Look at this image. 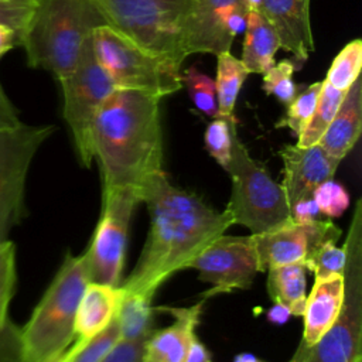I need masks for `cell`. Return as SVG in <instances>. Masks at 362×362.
<instances>
[{
	"label": "cell",
	"mask_w": 362,
	"mask_h": 362,
	"mask_svg": "<svg viewBox=\"0 0 362 362\" xmlns=\"http://www.w3.org/2000/svg\"><path fill=\"white\" fill-rule=\"evenodd\" d=\"M66 352V351H65ZM65 352L62 354V355H59V356H57L55 359H52V361H49V362H65Z\"/></svg>",
	"instance_id": "44"
},
{
	"label": "cell",
	"mask_w": 362,
	"mask_h": 362,
	"mask_svg": "<svg viewBox=\"0 0 362 362\" xmlns=\"http://www.w3.org/2000/svg\"><path fill=\"white\" fill-rule=\"evenodd\" d=\"M182 85L185 86L194 105L211 117L218 116V98L216 85L212 78L199 72L197 68L191 66L181 72Z\"/></svg>",
	"instance_id": "30"
},
{
	"label": "cell",
	"mask_w": 362,
	"mask_h": 362,
	"mask_svg": "<svg viewBox=\"0 0 362 362\" xmlns=\"http://www.w3.org/2000/svg\"><path fill=\"white\" fill-rule=\"evenodd\" d=\"M341 229L329 219H317L310 223H288L270 232L253 235L259 269L269 270L276 266L308 262L325 242H337Z\"/></svg>",
	"instance_id": "13"
},
{
	"label": "cell",
	"mask_w": 362,
	"mask_h": 362,
	"mask_svg": "<svg viewBox=\"0 0 362 362\" xmlns=\"http://www.w3.org/2000/svg\"><path fill=\"white\" fill-rule=\"evenodd\" d=\"M236 132L235 116H216L205 130V148L209 156L225 170L230 160L232 136Z\"/></svg>",
	"instance_id": "28"
},
{
	"label": "cell",
	"mask_w": 362,
	"mask_h": 362,
	"mask_svg": "<svg viewBox=\"0 0 362 362\" xmlns=\"http://www.w3.org/2000/svg\"><path fill=\"white\" fill-rule=\"evenodd\" d=\"M296 69L293 59H283L274 62L263 74V90L266 95H273L283 105H288L297 93V86L293 81V72Z\"/></svg>",
	"instance_id": "32"
},
{
	"label": "cell",
	"mask_w": 362,
	"mask_h": 362,
	"mask_svg": "<svg viewBox=\"0 0 362 362\" xmlns=\"http://www.w3.org/2000/svg\"><path fill=\"white\" fill-rule=\"evenodd\" d=\"M238 0H195L184 34L185 55L206 52L215 57L230 51L235 34L229 21Z\"/></svg>",
	"instance_id": "15"
},
{
	"label": "cell",
	"mask_w": 362,
	"mask_h": 362,
	"mask_svg": "<svg viewBox=\"0 0 362 362\" xmlns=\"http://www.w3.org/2000/svg\"><path fill=\"white\" fill-rule=\"evenodd\" d=\"M233 362H264L262 359H259L257 356H255L253 354H249V352H242V354H238L233 359Z\"/></svg>",
	"instance_id": "43"
},
{
	"label": "cell",
	"mask_w": 362,
	"mask_h": 362,
	"mask_svg": "<svg viewBox=\"0 0 362 362\" xmlns=\"http://www.w3.org/2000/svg\"><path fill=\"white\" fill-rule=\"evenodd\" d=\"M106 25L154 55L182 65L195 0H90Z\"/></svg>",
	"instance_id": "5"
},
{
	"label": "cell",
	"mask_w": 362,
	"mask_h": 362,
	"mask_svg": "<svg viewBox=\"0 0 362 362\" xmlns=\"http://www.w3.org/2000/svg\"><path fill=\"white\" fill-rule=\"evenodd\" d=\"M119 339L120 328L116 315L115 320L103 331L92 337L88 342L66 349L65 362H100Z\"/></svg>",
	"instance_id": "29"
},
{
	"label": "cell",
	"mask_w": 362,
	"mask_h": 362,
	"mask_svg": "<svg viewBox=\"0 0 362 362\" xmlns=\"http://www.w3.org/2000/svg\"><path fill=\"white\" fill-rule=\"evenodd\" d=\"M290 315H291L290 310L287 307L281 305V304H277V303H274V305L267 311V320L272 324H277V325H281V324L287 322Z\"/></svg>",
	"instance_id": "42"
},
{
	"label": "cell",
	"mask_w": 362,
	"mask_h": 362,
	"mask_svg": "<svg viewBox=\"0 0 362 362\" xmlns=\"http://www.w3.org/2000/svg\"><path fill=\"white\" fill-rule=\"evenodd\" d=\"M290 362H293V361H290Z\"/></svg>",
	"instance_id": "47"
},
{
	"label": "cell",
	"mask_w": 362,
	"mask_h": 362,
	"mask_svg": "<svg viewBox=\"0 0 362 362\" xmlns=\"http://www.w3.org/2000/svg\"><path fill=\"white\" fill-rule=\"evenodd\" d=\"M185 362H212V355L209 349L204 342H201L197 334L189 342V346L185 355Z\"/></svg>",
	"instance_id": "40"
},
{
	"label": "cell",
	"mask_w": 362,
	"mask_h": 362,
	"mask_svg": "<svg viewBox=\"0 0 362 362\" xmlns=\"http://www.w3.org/2000/svg\"><path fill=\"white\" fill-rule=\"evenodd\" d=\"M362 66V41H349L334 58L328 68L325 82L339 90H348L349 86L359 78Z\"/></svg>",
	"instance_id": "26"
},
{
	"label": "cell",
	"mask_w": 362,
	"mask_h": 362,
	"mask_svg": "<svg viewBox=\"0 0 362 362\" xmlns=\"http://www.w3.org/2000/svg\"><path fill=\"white\" fill-rule=\"evenodd\" d=\"M34 11L21 41L31 68L66 78L93 30L106 24L90 0H34Z\"/></svg>",
	"instance_id": "3"
},
{
	"label": "cell",
	"mask_w": 362,
	"mask_h": 362,
	"mask_svg": "<svg viewBox=\"0 0 362 362\" xmlns=\"http://www.w3.org/2000/svg\"><path fill=\"white\" fill-rule=\"evenodd\" d=\"M188 269H195L199 280L212 284V288L202 294L204 300L233 290H247L260 272L253 235L222 233L189 263Z\"/></svg>",
	"instance_id": "12"
},
{
	"label": "cell",
	"mask_w": 362,
	"mask_h": 362,
	"mask_svg": "<svg viewBox=\"0 0 362 362\" xmlns=\"http://www.w3.org/2000/svg\"><path fill=\"white\" fill-rule=\"evenodd\" d=\"M17 286L16 245L11 240L0 242V327L10 320L8 308Z\"/></svg>",
	"instance_id": "31"
},
{
	"label": "cell",
	"mask_w": 362,
	"mask_h": 362,
	"mask_svg": "<svg viewBox=\"0 0 362 362\" xmlns=\"http://www.w3.org/2000/svg\"><path fill=\"white\" fill-rule=\"evenodd\" d=\"M305 264L291 263L269 269L267 291L272 300L287 307L291 315H303L305 296Z\"/></svg>",
	"instance_id": "22"
},
{
	"label": "cell",
	"mask_w": 362,
	"mask_h": 362,
	"mask_svg": "<svg viewBox=\"0 0 362 362\" xmlns=\"http://www.w3.org/2000/svg\"><path fill=\"white\" fill-rule=\"evenodd\" d=\"M362 129V82L358 78L346 90L335 116L318 140L332 157L342 158L354 148Z\"/></svg>",
	"instance_id": "20"
},
{
	"label": "cell",
	"mask_w": 362,
	"mask_h": 362,
	"mask_svg": "<svg viewBox=\"0 0 362 362\" xmlns=\"http://www.w3.org/2000/svg\"><path fill=\"white\" fill-rule=\"evenodd\" d=\"M321 88L322 81H317L304 88L300 93H296L287 105L286 115L276 123V127H288L296 136H298L313 116Z\"/></svg>",
	"instance_id": "27"
},
{
	"label": "cell",
	"mask_w": 362,
	"mask_h": 362,
	"mask_svg": "<svg viewBox=\"0 0 362 362\" xmlns=\"http://www.w3.org/2000/svg\"><path fill=\"white\" fill-rule=\"evenodd\" d=\"M346 90H339L331 86L328 82L322 81V88L317 99L315 109L313 116L304 130L297 136V146L307 147L317 144L328 124L331 123L332 117L335 116Z\"/></svg>",
	"instance_id": "25"
},
{
	"label": "cell",
	"mask_w": 362,
	"mask_h": 362,
	"mask_svg": "<svg viewBox=\"0 0 362 362\" xmlns=\"http://www.w3.org/2000/svg\"><path fill=\"white\" fill-rule=\"evenodd\" d=\"M139 202V195L130 189L102 191L100 218L85 252L90 281L120 286L129 225Z\"/></svg>",
	"instance_id": "11"
},
{
	"label": "cell",
	"mask_w": 362,
	"mask_h": 362,
	"mask_svg": "<svg viewBox=\"0 0 362 362\" xmlns=\"http://www.w3.org/2000/svg\"><path fill=\"white\" fill-rule=\"evenodd\" d=\"M85 253H66L52 281L21 327V362H49L74 342L75 314L89 283Z\"/></svg>",
	"instance_id": "4"
},
{
	"label": "cell",
	"mask_w": 362,
	"mask_h": 362,
	"mask_svg": "<svg viewBox=\"0 0 362 362\" xmlns=\"http://www.w3.org/2000/svg\"><path fill=\"white\" fill-rule=\"evenodd\" d=\"M0 362H21V327L13 321L0 327Z\"/></svg>",
	"instance_id": "37"
},
{
	"label": "cell",
	"mask_w": 362,
	"mask_h": 362,
	"mask_svg": "<svg viewBox=\"0 0 362 362\" xmlns=\"http://www.w3.org/2000/svg\"><path fill=\"white\" fill-rule=\"evenodd\" d=\"M16 45H20L17 34L7 25L0 24V58Z\"/></svg>",
	"instance_id": "41"
},
{
	"label": "cell",
	"mask_w": 362,
	"mask_h": 362,
	"mask_svg": "<svg viewBox=\"0 0 362 362\" xmlns=\"http://www.w3.org/2000/svg\"><path fill=\"white\" fill-rule=\"evenodd\" d=\"M205 300L191 307H160L157 310L168 313L174 322L163 329L153 331L146 342V356L148 362H185V355L195 329L199 324Z\"/></svg>",
	"instance_id": "17"
},
{
	"label": "cell",
	"mask_w": 362,
	"mask_h": 362,
	"mask_svg": "<svg viewBox=\"0 0 362 362\" xmlns=\"http://www.w3.org/2000/svg\"><path fill=\"white\" fill-rule=\"evenodd\" d=\"M122 288L109 284L89 281L85 287L75 314V338L72 346L88 342L103 331L117 315L122 300Z\"/></svg>",
	"instance_id": "18"
},
{
	"label": "cell",
	"mask_w": 362,
	"mask_h": 362,
	"mask_svg": "<svg viewBox=\"0 0 362 362\" xmlns=\"http://www.w3.org/2000/svg\"><path fill=\"white\" fill-rule=\"evenodd\" d=\"M144 362H148V361H146V359H144Z\"/></svg>",
	"instance_id": "46"
},
{
	"label": "cell",
	"mask_w": 362,
	"mask_h": 362,
	"mask_svg": "<svg viewBox=\"0 0 362 362\" xmlns=\"http://www.w3.org/2000/svg\"><path fill=\"white\" fill-rule=\"evenodd\" d=\"M335 243L337 242H325L310 259L307 269L314 273L315 280L344 273L345 250Z\"/></svg>",
	"instance_id": "34"
},
{
	"label": "cell",
	"mask_w": 362,
	"mask_h": 362,
	"mask_svg": "<svg viewBox=\"0 0 362 362\" xmlns=\"http://www.w3.org/2000/svg\"><path fill=\"white\" fill-rule=\"evenodd\" d=\"M148 338L141 339H123L103 356L100 362H144L146 342Z\"/></svg>",
	"instance_id": "36"
},
{
	"label": "cell",
	"mask_w": 362,
	"mask_h": 362,
	"mask_svg": "<svg viewBox=\"0 0 362 362\" xmlns=\"http://www.w3.org/2000/svg\"><path fill=\"white\" fill-rule=\"evenodd\" d=\"M51 124H25L0 132V242L25 216V182L31 161L54 133Z\"/></svg>",
	"instance_id": "10"
},
{
	"label": "cell",
	"mask_w": 362,
	"mask_h": 362,
	"mask_svg": "<svg viewBox=\"0 0 362 362\" xmlns=\"http://www.w3.org/2000/svg\"><path fill=\"white\" fill-rule=\"evenodd\" d=\"M122 288V287H120ZM123 291V290H122ZM153 297L139 293L122 294L117 310V322L120 328V338L141 339L148 338L153 329Z\"/></svg>",
	"instance_id": "23"
},
{
	"label": "cell",
	"mask_w": 362,
	"mask_h": 362,
	"mask_svg": "<svg viewBox=\"0 0 362 362\" xmlns=\"http://www.w3.org/2000/svg\"><path fill=\"white\" fill-rule=\"evenodd\" d=\"M342 247L345 250L344 300L339 314L315 345L297 346L293 362H356L362 359V199L355 204Z\"/></svg>",
	"instance_id": "6"
},
{
	"label": "cell",
	"mask_w": 362,
	"mask_h": 362,
	"mask_svg": "<svg viewBox=\"0 0 362 362\" xmlns=\"http://www.w3.org/2000/svg\"><path fill=\"white\" fill-rule=\"evenodd\" d=\"M283 161V189L288 205L310 198L322 182L332 180L341 160L329 156L318 143L307 147L287 144L279 151Z\"/></svg>",
	"instance_id": "14"
},
{
	"label": "cell",
	"mask_w": 362,
	"mask_h": 362,
	"mask_svg": "<svg viewBox=\"0 0 362 362\" xmlns=\"http://www.w3.org/2000/svg\"><path fill=\"white\" fill-rule=\"evenodd\" d=\"M257 10L273 25L280 48L305 62L314 51L310 0H259Z\"/></svg>",
	"instance_id": "16"
},
{
	"label": "cell",
	"mask_w": 362,
	"mask_h": 362,
	"mask_svg": "<svg viewBox=\"0 0 362 362\" xmlns=\"http://www.w3.org/2000/svg\"><path fill=\"white\" fill-rule=\"evenodd\" d=\"M344 300L342 274L317 279L304 307V328L300 345L313 346L337 320Z\"/></svg>",
	"instance_id": "19"
},
{
	"label": "cell",
	"mask_w": 362,
	"mask_h": 362,
	"mask_svg": "<svg viewBox=\"0 0 362 362\" xmlns=\"http://www.w3.org/2000/svg\"><path fill=\"white\" fill-rule=\"evenodd\" d=\"M20 117L17 109L6 95L1 83H0V132L11 129L20 123Z\"/></svg>",
	"instance_id": "39"
},
{
	"label": "cell",
	"mask_w": 362,
	"mask_h": 362,
	"mask_svg": "<svg viewBox=\"0 0 362 362\" xmlns=\"http://www.w3.org/2000/svg\"><path fill=\"white\" fill-rule=\"evenodd\" d=\"M225 171L230 175L232 191L226 205L233 225L260 235L291 221L290 205L281 184H277L266 167L256 161L238 136H232L230 160Z\"/></svg>",
	"instance_id": "7"
},
{
	"label": "cell",
	"mask_w": 362,
	"mask_h": 362,
	"mask_svg": "<svg viewBox=\"0 0 362 362\" xmlns=\"http://www.w3.org/2000/svg\"><path fill=\"white\" fill-rule=\"evenodd\" d=\"M92 150L102 191L130 189L140 198L144 185L163 171L160 99L115 89L95 120Z\"/></svg>",
	"instance_id": "2"
},
{
	"label": "cell",
	"mask_w": 362,
	"mask_h": 362,
	"mask_svg": "<svg viewBox=\"0 0 362 362\" xmlns=\"http://www.w3.org/2000/svg\"><path fill=\"white\" fill-rule=\"evenodd\" d=\"M150 215V229L140 257L120 286L124 293L154 297L160 286L189 263L233 225L226 211H216L194 192L177 188L161 171L140 192Z\"/></svg>",
	"instance_id": "1"
},
{
	"label": "cell",
	"mask_w": 362,
	"mask_h": 362,
	"mask_svg": "<svg viewBox=\"0 0 362 362\" xmlns=\"http://www.w3.org/2000/svg\"><path fill=\"white\" fill-rule=\"evenodd\" d=\"M356 362H362V359H361V361H356Z\"/></svg>",
	"instance_id": "45"
},
{
	"label": "cell",
	"mask_w": 362,
	"mask_h": 362,
	"mask_svg": "<svg viewBox=\"0 0 362 362\" xmlns=\"http://www.w3.org/2000/svg\"><path fill=\"white\" fill-rule=\"evenodd\" d=\"M280 49V40L273 25L256 7H250L245 24L242 64L249 74H264L273 64Z\"/></svg>",
	"instance_id": "21"
},
{
	"label": "cell",
	"mask_w": 362,
	"mask_h": 362,
	"mask_svg": "<svg viewBox=\"0 0 362 362\" xmlns=\"http://www.w3.org/2000/svg\"><path fill=\"white\" fill-rule=\"evenodd\" d=\"M320 215L321 214L313 197L300 199L290 206V216H291V221L296 223H310L313 221L320 219Z\"/></svg>",
	"instance_id": "38"
},
{
	"label": "cell",
	"mask_w": 362,
	"mask_h": 362,
	"mask_svg": "<svg viewBox=\"0 0 362 362\" xmlns=\"http://www.w3.org/2000/svg\"><path fill=\"white\" fill-rule=\"evenodd\" d=\"M216 98H218V116H233L238 95L242 85L249 75L240 59L233 57L230 51L216 55Z\"/></svg>",
	"instance_id": "24"
},
{
	"label": "cell",
	"mask_w": 362,
	"mask_h": 362,
	"mask_svg": "<svg viewBox=\"0 0 362 362\" xmlns=\"http://www.w3.org/2000/svg\"><path fill=\"white\" fill-rule=\"evenodd\" d=\"M93 51L116 89L137 90L154 98L171 95L181 89V66L151 54L109 25L92 33Z\"/></svg>",
	"instance_id": "8"
},
{
	"label": "cell",
	"mask_w": 362,
	"mask_h": 362,
	"mask_svg": "<svg viewBox=\"0 0 362 362\" xmlns=\"http://www.w3.org/2000/svg\"><path fill=\"white\" fill-rule=\"evenodd\" d=\"M34 0H0V24L11 28L21 47L23 37L34 11Z\"/></svg>",
	"instance_id": "35"
},
{
	"label": "cell",
	"mask_w": 362,
	"mask_h": 362,
	"mask_svg": "<svg viewBox=\"0 0 362 362\" xmlns=\"http://www.w3.org/2000/svg\"><path fill=\"white\" fill-rule=\"evenodd\" d=\"M59 83L64 95V119L71 130L78 160L83 167H90L93 124L100 107L116 89L96 59L92 35L85 41L72 72Z\"/></svg>",
	"instance_id": "9"
},
{
	"label": "cell",
	"mask_w": 362,
	"mask_h": 362,
	"mask_svg": "<svg viewBox=\"0 0 362 362\" xmlns=\"http://www.w3.org/2000/svg\"><path fill=\"white\" fill-rule=\"evenodd\" d=\"M313 199L321 215L327 218H338L349 208V194L345 187L334 180L320 184L313 191Z\"/></svg>",
	"instance_id": "33"
}]
</instances>
